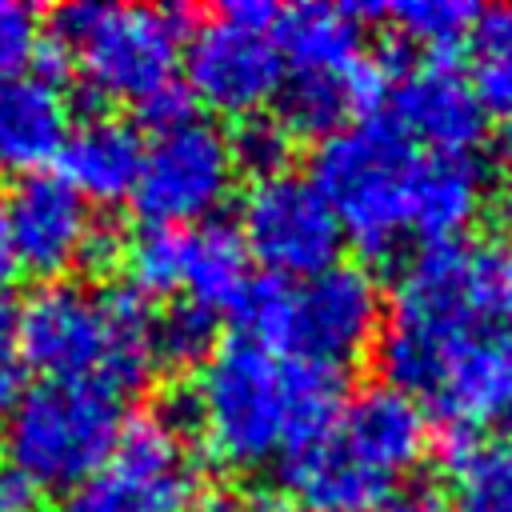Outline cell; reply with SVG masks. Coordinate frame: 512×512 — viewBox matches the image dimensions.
<instances>
[{
	"instance_id": "cell-1",
	"label": "cell",
	"mask_w": 512,
	"mask_h": 512,
	"mask_svg": "<svg viewBox=\"0 0 512 512\" xmlns=\"http://www.w3.org/2000/svg\"><path fill=\"white\" fill-rule=\"evenodd\" d=\"M344 408V372L280 356L248 336L220 344L192 392L160 408L180 432H196L228 468L296 460L316 448Z\"/></svg>"
},
{
	"instance_id": "cell-2",
	"label": "cell",
	"mask_w": 512,
	"mask_h": 512,
	"mask_svg": "<svg viewBox=\"0 0 512 512\" xmlns=\"http://www.w3.org/2000/svg\"><path fill=\"white\" fill-rule=\"evenodd\" d=\"M488 336H512V244L504 236L424 244L392 288L380 336L388 388L428 400L448 360Z\"/></svg>"
},
{
	"instance_id": "cell-3",
	"label": "cell",
	"mask_w": 512,
	"mask_h": 512,
	"mask_svg": "<svg viewBox=\"0 0 512 512\" xmlns=\"http://www.w3.org/2000/svg\"><path fill=\"white\" fill-rule=\"evenodd\" d=\"M16 344L44 380L140 388L156 360V312L136 288L88 292L68 280L36 288L20 304Z\"/></svg>"
},
{
	"instance_id": "cell-4",
	"label": "cell",
	"mask_w": 512,
	"mask_h": 512,
	"mask_svg": "<svg viewBox=\"0 0 512 512\" xmlns=\"http://www.w3.org/2000/svg\"><path fill=\"white\" fill-rule=\"evenodd\" d=\"M380 288L360 264H328L296 284L264 280L244 292L236 316L248 340L308 364L340 368L368 352L380 332Z\"/></svg>"
},
{
	"instance_id": "cell-5",
	"label": "cell",
	"mask_w": 512,
	"mask_h": 512,
	"mask_svg": "<svg viewBox=\"0 0 512 512\" xmlns=\"http://www.w3.org/2000/svg\"><path fill=\"white\" fill-rule=\"evenodd\" d=\"M424 152L392 120H360L332 132L312 164V184L340 228L372 256L412 236V204Z\"/></svg>"
},
{
	"instance_id": "cell-6",
	"label": "cell",
	"mask_w": 512,
	"mask_h": 512,
	"mask_svg": "<svg viewBox=\"0 0 512 512\" xmlns=\"http://www.w3.org/2000/svg\"><path fill=\"white\" fill-rule=\"evenodd\" d=\"M184 16L148 4H64L52 16L48 56L72 60L84 84L112 100L148 104L176 84Z\"/></svg>"
},
{
	"instance_id": "cell-7",
	"label": "cell",
	"mask_w": 512,
	"mask_h": 512,
	"mask_svg": "<svg viewBox=\"0 0 512 512\" xmlns=\"http://www.w3.org/2000/svg\"><path fill=\"white\" fill-rule=\"evenodd\" d=\"M124 432V396L104 384L44 380L24 388L4 420V460L36 488H76L116 448Z\"/></svg>"
},
{
	"instance_id": "cell-8",
	"label": "cell",
	"mask_w": 512,
	"mask_h": 512,
	"mask_svg": "<svg viewBox=\"0 0 512 512\" xmlns=\"http://www.w3.org/2000/svg\"><path fill=\"white\" fill-rule=\"evenodd\" d=\"M276 16L280 8L264 0H232L188 36L184 76L192 100L228 112L252 116L280 92L284 60L276 48Z\"/></svg>"
},
{
	"instance_id": "cell-9",
	"label": "cell",
	"mask_w": 512,
	"mask_h": 512,
	"mask_svg": "<svg viewBox=\"0 0 512 512\" xmlns=\"http://www.w3.org/2000/svg\"><path fill=\"white\" fill-rule=\"evenodd\" d=\"M196 484V456L184 432L164 412H152L124 424L112 456L68 488L60 512H188Z\"/></svg>"
},
{
	"instance_id": "cell-10",
	"label": "cell",
	"mask_w": 512,
	"mask_h": 512,
	"mask_svg": "<svg viewBox=\"0 0 512 512\" xmlns=\"http://www.w3.org/2000/svg\"><path fill=\"white\" fill-rule=\"evenodd\" d=\"M232 180L236 160L228 136L216 124L188 116L152 132L132 200L136 212L156 228H192L220 208Z\"/></svg>"
},
{
	"instance_id": "cell-11",
	"label": "cell",
	"mask_w": 512,
	"mask_h": 512,
	"mask_svg": "<svg viewBox=\"0 0 512 512\" xmlns=\"http://www.w3.org/2000/svg\"><path fill=\"white\" fill-rule=\"evenodd\" d=\"M240 240L276 280L316 276L336 264L344 228L324 192L296 172L252 180L240 204Z\"/></svg>"
},
{
	"instance_id": "cell-12",
	"label": "cell",
	"mask_w": 512,
	"mask_h": 512,
	"mask_svg": "<svg viewBox=\"0 0 512 512\" xmlns=\"http://www.w3.org/2000/svg\"><path fill=\"white\" fill-rule=\"evenodd\" d=\"M0 216L12 240L16 268H28L36 276H60L84 260H104L116 252L112 236L92 224L88 200L52 172L24 176Z\"/></svg>"
},
{
	"instance_id": "cell-13",
	"label": "cell",
	"mask_w": 512,
	"mask_h": 512,
	"mask_svg": "<svg viewBox=\"0 0 512 512\" xmlns=\"http://www.w3.org/2000/svg\"><path fill=\"white\" fill-rule=\"evenodd\" d=\"M392 124L440 156H472L488 132V112L472 80L448 60H424L392 84Z\"/></svg>"
},
{
	"instance_id": "cell-14",
	"label": "cell",
	"mask_w": 512,
	"mask_h": 512,
	"mask_svg": "<svg viewBox=\"0 0 512 512\" xmlns=\"http://www.w3.org/2000/svg\"><path fill=\"white\" fill-rule=\"evenodd\" d=\"M332 440L396 484L428 452V420L412 396L388 384H372L344 400L332 424Z\"/></svg>"
},
{
	"instance_id": "cell-15",
	"label": "cell",
	"mask_w": 512,
	"mask_h": 512,
	"mask_svg": "<svg viewBox=\"0 0 512 512\" xmlns=\"http://www.w3.org/2000/svg\"><path fill=\"white\" fill-rule=\"evenodd\" d=\"M428 404L452 432L504 420L512 408V336H488L448 360Z\"/></svg>"
},
{
	"instance_id": "cell-16",
	"label": "cell",
	"mask_w": 512,
	"mask_h": 512,
	"mask_svg": "<svg viewBox=\"0 0 512 512\" xmlns=\"http://www.w3.org/2000/svg\"><path fill=\"white\" fill-rule=\"evenodd\" d=\"M72 132L68 96L52 72H16L0 80V160L40 168L60 156Z\"/></svg>"
},
{
	"instance_id": "cell-17",
	"label": "cell",
	"mask_w": 512,
	"mask_h": 512,
	"mask_svg": "<svg viewBox=\"0 0 512 512\" xmlns=\"http://www.w3.org/2000/svg\"><path fill=\"white\" fill-rule=\"evenodd\" d=\"M384 92L380 68L368 60L348 72H284L276 104H280V124L288 136H332L348 128L356 112L376 104Z\"/></svg>"
},
{
	"instance_id": "cell-18",
	"label": "cell",
	"mask_w": 512,
	"mask_h": 512,
	"mask_svg": "<svg viewBox=\"0 0 512 512\" xmlns=\"http://www.w3.org/2000/svg\"><path fill=\"white\" fill-rule=\"evenodd\" d=\"M60 180L84 200H120L132 196L144 144L132 124L116 116H88L76 124L60 148Z\"/></svg>"
},
{
	"instance_id": "cell-19",
	"label": "cell",
	"mask_w": 512,
	"mask_h": 512,
	"mask_svg": "<svg viewBox=\"0 0 512 512\" xmlns=\"http://www.w3.org/2000/svg\"><path fill=\"white\" fill-rule=\"evenodd\" d=\"M360 8L340 4H296L276 16V48L284 72H348L368 64Z\"/></svg>"
},
{
	"instance_id": "cell-20",
	"label": "cell",
	"mask_w": 512,
	"mask_h": 512,
	"mask_svg": "<svg viewBox=\"0 0 512 512\" xmlns=\"http://www.w3.org/2000/svg\"><path fill=\"white\" fill-rule=\"evenodd\" d=\"M288 480L304 512H376L392 500L396 488L388 476H380L344 444H336L332 432L304 456L288 460Z\"/></svg>"
},
{
	"instance_id": "cell-21",
	"label": "cell",
	"mask_w": 512,
	"mask_h": 512,
	"mask_svg": "<svg viewBox=\"0 0 512 512\" xmlns=\"http://www.w3.org/2000/svg\"><path fill=\"white\" fill-rule=\"evenodd\" d=\"M484 196H488L484 168L472 156L424 152L416 204H412V236L428 244L456 240L468 224H476Z\"/></svg>"
},
{
	"instance_id": "cell-22",
	"label": "cell",
	"mask_w": 512,
	"mask_h": 512,
	"mask_svg": "<svg viewBox=\"0 0 512 512\" xmlns=\"http://www.w3.org/2000/svg\"><path fill=\"white\" fill-rule=\"evenodd\" d=\"M252 256L236 228L208 220L196 228H184V272L180 292H188L192 304L208 312H236L244 292L252 288Z\"/></svg>"
},
{
	"instance_id": "cell-23",
	"label": "cell",
	"mask_w": 512,
	"mask_h": 512,
	"mask_svg": "<svg viewBox=\"0 0 512 512\" xmlns=\"http://www.w3.org/2000/svg\"><path fill=\"white\" fill-rule=\"evenodd\" d=\"M444 464L452 512H512V440H472V432H448Z\"/></svg>"
},
{
	"instance_id": "cell-24",
	"label": "cell",
	"mask_w": 512,
	"mask_h": 512,
	"mask_svg": "<svg viewBox=\"0 0 512 512\" xmlns=\"http://www.w3.org/2000/svg\"><path fill=\"white\" fill-rule=\"evenodd\" d=\"M364 16H384L392 20V28L416 44V48H428V52H448L456 48L460 40L472 36V24L480 16L476 4L468 0H400V4H388V8H372V4H360Z\"/></svg>"
},
{
	"instance_id": "cell-25",
	"label": "cell",
	"mask_w": 512,
	"mask_h": 512,
	"mask_svg": "<svg viewBox=\"0 0 512 512\" xmlns=\"http://www.w3.org/2000/svg\"><path fill=\"white\" fill-rule=\"evenodd\" d=\"M472 48V88L484 112H496L504 124H512V8H480L472 24Z\"/></svg>"
},
{
	"instance_id": "cell-26",
	"label": "cell",
	"mask_w": 512,
	"mask_h": 512,
	"mask_svg": "<svg viewBox=\"0 0 512 512\" xmlns=\"http://www.w3.org/2000/svg\"><path fill=\"white\" fill-rule=\"evenodd\" d=\"M124 264L132 276V288L140 296H168L180 292V272H184V228H156L148 224L128 248Z\"/></svg>"
},
{
	"instance_id": "cell-27",
	"label": "cell",
	"mask_w": 512,
	"mask_h": 512,
	"mask_svg": "<svg viewBox=\"0 0 512 512\" xmlns=\"http://www.w3.org/2000/svg\"><path fill=\"white\" fill-rule=\"evenodd\" d=\"M216 352V312L184 300L156 316V360L188 368Z\"/></svg>"
},
{
	"instance_id": "cell-28",
	"label": "cell",
	"mask_w": 512,
	"mask_h": 512,
	"mask_svg": "<svg viewBox=\"0 0 512 512\" xmlns=\"http://www.w3.org/2000/svg\"><path fill=\"white\" fill-rule=\"evenodd\" d=\"M228 144H232V160H236V168L252 172L256 180L288 172L292 136L284 132V124H280V120L248 116V120L236 128V136H228Z\"/></svg>"
},
{
	"instance_id": "cell-29",
	"label": "cell",
	"mask_w": 512,
	"mask_h": 512,
	"mask_svg": "<svg viewBox=\"0 0 512 512\" xmlns=\"http://www.w3.org/2000/svg\"><path fill=\"white\" fill-rule=\"evenodd\" d=\"M40 48L36 12L12 0H0V80L28 72V60Z\"/></svg>"
},
{
	"instance_id": "cell-30",
	"label": "cell",
	"mask_w": 512,
	"mask_h": 512,
	"mask_svg": "<svg viewBox=\"0 0 512 512\" xmlns=\"http://www.w3.org/2000/svg\"><path fill=\"white\" fill-rule=\"evenodd\" d=\"M0 512H36V484L8 460H0Z\"/></svg>"
},
{
	"instance_id": "cell-31",
	"label": "cell",
	"mask_w": 512,
	"mask_h": 512,
	"mask_svg": "<svg viewBox=\"0 0 512 512\" xmlns=\"http://www.w3.org/2000/svg\"><path fill=\"white\" fill-rule=\"evenodd\" d=\"M20 396H24V364L12 352H4L0 356V424L12 416Z\"/></svg>"
},
{
	"instance_id": "cell-32",
	"label": "cell",
	"mask_w": 512,
	"mask_h": 512,
	"mask_svg": "<svg viewBox=\"0 0 512 512\" xmlns=\"http://www.w3.org/2000/svg\"><path fill=\"white\" fill-rule=\"evenodd\" d=\"M376 512H448L440 500L424 496V492H412V496H392L388 504H380Z\"/></svg>"
},
{
	"instance_id": "cell-33",
	"label": "cell",
	"mask_w": 512,
	"mask_h": 512,
	"mask_svg": "<svg viewBox=\"0 0 512 512\" xmlns=\"http://www.w3.org/2000/svg\"><path fill=\"white\" fill-rule=\"evenodd\" d=\"M16 328H20V308L0 292V356L16 348Z\"/></svg>"
},
{
	"instance_id": "cell-34",
	"label": "cell",
	"mask_w": 512,
	"mask_h": 512,
	"mask_svg": "<svg viewBox=\"0 0 512 512\" xmlns=\"http://www.w3.org/2000/svg\"><path fill=\"white\" fill-rule=\"evenodd\" d=\"M248 512H304V508H300L292 496H284V492H264V496L252 500Z\"/></svg>"
},
{
	"instance_id": "cell-35",
	"label": "cell",
	"mask_w": 512,
	"mask_h": 512,
	"mask_svg": "<svg viewBox=\"0 0 512 512\" xmlns=\"http://www.w3.org/2000/svg\"><path fill=\"white\" fill-rule=\"evenodd\" d=\"M188 512H248L240 500H232V496H224V492H216V496H204V500H196Z\"/></svg>"
},
{
	"instance_id": "cell-36",
	"label": "cell",
	"mask_w": 512,
	"mask_h": 512,
	"mask_svg": "<svg viewBox=\"0 0 512 512\" xmlns=\"http://www.w3.org/2000/svg\"><path fill=\"white\" fill-rule=\"evenodd\" d=\"M12 272H16V256H12V240H8V228H4V216H0V292L12 280Z\"/></svg>"
},
{
	"instance_id": "cell-37",
	"label": "cell",
	"mask_w": 512,
	"mask_h": 512,
	"mask_svg": "<svg viewBox=\"0 0 512 512\" xmlns=\"http://www.w3.org/2000/svg\"><path fill=\"white\" fill-rule=\"evenodd\" d=\"M500 152H504V168H508V176H512V124L504 128V144H500Z\"/></svg>"
},
{
	"instance_id": "cell-38",
	"label": "cell",
	"mask_w": 512,
	"mask_h": 512,
	"mask_svg": "<svg viewBox=\"0 0 512 512\" xmlns=\"http://www.w3.org/2000/svg\"><path fill=\"white\" fill-rule=\"evenodd\" d=\"M504 424H508V440H512V408H508V416H504Z\"/></svg>"
}]
</instances>
